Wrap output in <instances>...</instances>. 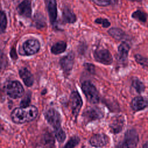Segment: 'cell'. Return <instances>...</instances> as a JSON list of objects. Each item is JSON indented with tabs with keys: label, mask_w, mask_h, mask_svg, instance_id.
Instances as JSON below:
<instances>
[{
	"label": "cell",
	"mask_w": 148,
	"mask_h": 148,
	"mask_svg": "<svg viewBox=\"0 0 148 148\" xmlns=\"http://www.w3.org/2000/svg\"><path fill=\"white\" fill-rule=\"evenodd\" d=\"M85 69L90 73H94L95 72V67L93 64H84Z\"/></svg>",
	"instance_id": "4dcf8cb0"
},
{
	"label": "cell",
	"mask_w": 148,
	"mask_h": 148,
	"mask_svg": "<svg viewBox=\"0 0 148 148\" xmlns=\"http://www.w3.org/2000/svg\"><path fill=\"white\" fill-rule=\"evenodd\" d=\"M95 23L102 25L103 28H108L110 25V23L107 18H97L95 20Z\"/></svg>",
	"instance_id": "83f0119b"
},
{
	"label": "cell",
	"mask_w": 148,
	"mask_h": 148,
	"mask_svg": "<svg viewBox=\"0 0 148 148\" xmlns=\"http://www.w3.org/2000/svg\"><path fill=\"white\" fill-rule=\"evenodd\" d=\"M125 124V118L123 115H116L113 117L111 119L110 123L109 124L110 132L114 134L120 133L123 130Z\"/></svg>",
	"instance_id": "9c48e42d"
},
{
	"label": "cell",
	"mask_w": 148,
	"mask_h": 148,
	"mask_svg": "<svg viewBox=\"0 0 148 148\" xmlns=\"http://www.w3.org/2000/svg\"><path fill=\"white\" fill-rule=\"evenodd\" d=\"M82 90L87 101L91 103H97L99 101L98 92L94 85L90 81L84 82L82 85Z\"/></svg>",
	"instance_id": "7a4b0ae2"
},
{
	"label": "cell",
	"mask_w": 148,
	"mask_h": 148,
	"mask_svg": "<svg viewBox=\"0 0 148 148\" xmlns=\"http://www.w3.org/2000/svg\"><path fill=\"white\" fill-rule=\"evenodd\" d=\"M92 2L99 6H108L112 3V0H91Z\"/></svg>",
	"instance_id": "f1b7e54d"
},
{
	"label": "cell",
	"mask_w": 148,
	"mask_h": 148,
	"mask_svg": "<svg viewBox=\"0 0 148 148\" xmlns=\"http://www.w3.org/2000/svg\"><path fill=\"white\" fill-rule=\"evenodd\" d=\"M132 86L139 94L142 93L145 90V86L144 85L143 83L137 78L133 79L132 82Z\"/></svg>",
	"instance_id": "603a6c76"
},
{
	"label": "cell",
	"mask_w": 148,
	"mask_h": 148,
	"mask_svg": "<svg viewBox=\"0 0 148 148\" xmlns=\"http://www.w3.org/2000/svg\"><path fill=\"white\" fill-rule=\"evenodd\" d=\"M40 47L39 42L35 39H31L25 41L23 45L24 54L31 56L37 53Z\"/></svg>",
	"instance_id": "30bf717a"
},
{
	"label": "cell",
	"mask_w": 148,
	"mask_h": 148,
	"mask_svg": "<svg viewBox=\"0 0 148 148\" xmlns=\"http://www.w3.org/2000/svg\"><path fill=\"white\" fill-rule=\"evenodd\" d=\"M135 60L136 62L139 64L140 65H142L143 67H147V59L141 55L139 54H136L135 56Z\"/></svg>",
	"instance_id": "4316f807"
},
{
	"label": "cell",
	"mask_w": 148,
	"mask_h": 148,
	"mask_svg": "<svg viewBox=\"0 0 148 148\" xmlns=\"http://www.w3.org/2000/svg\"><path fill=\"white\" fill-rule=\"evenodd\" d=\"M44 116L47 123L54 128V131L61 128V115L57 110L50 108L45 112Z\"/></svg>",
	"instance_id": "3957f363"
},
{
	"label": "cell",
	"mask_w": 148,
	"mask_h": 148,
	"mask_svg": "<svg viewBox=\"0 0 148 148\" xmlns=\"http://www.w3.org/2000/svg\"><path fill=\"white\" fill-rule=\"evenodd\" d=\"M18 13L26 18H30L32 15L31 2L29 0H23L17 7Z\"/></svg>",
	"instance_id": "4fadbf2b"
},
{
	"label": "cell",
	"mask_w": 148,
	"mask_h": 148,
	"mask_svg": "<svg viewBox=\"0 0 148 148\" xmlns=\"http://www.w3.org/2000/svg\"><path fill=\"white\" fill-rule=\"evenodd\" d=\"M6 91L10 98L16 99L23 96L24 90L18 81L13 80L8 83L6 86Z\"/></svg>",
	"instance_id": "277c9868"
},
{
	"label": "cell",
	"mask_w": 148,
	"mask_h": 148,
	"mask_svg": "<svg viewBox=\"0 0 148 148\" xmlns=\"http://www.w3.org/2000/svg\"><path fill=\"white\" fill-rule=\"evenodd\" d=\"M66 49V43L64 41H60L54 43L51 48V52L54 54H59L64 53Z\"/></svg>",
	"instance_id": "ffe728a7"
},
{
	"label": "cell",
	"mask_w": 148,
	"mask_h": 148,
	"mask_svg": "<svg viewBox=\"0 0 148 148\" xmlns=\"http://www.w3.org/2000/svg\"><path fill=\"white\" fill-rule=\"evenodd\" d=\"M7 26V18L4 12L0 10V33L5 32Z\"/></svg>",
	"instance_id": "cb8c5ba5"
},
{
	"label": "cell",
	"mask_w": 148,
	"mask_h": 148,
	"mask_svg": "<svg viewBox=\"0 0 148 148\" xmlns=\"http://www.w3.org/2000/svg\"><path fill=\"white\" fill-rule=\"evenodd\" d=\"M62 19L63 23L65 24H73L76 20L77 18L73 12L68 6H64L62 12Z\"/></svg>",
	"instance_id": "9a60e30c"
},
{
	"label": "cell",
	"mask_w": 148,
	"mask_h": 148,
	"mask_svg": "<svg viewBox=\"0 0 148 148\" xmlns=\"http://www.w3.org/2000/svg\"><path fill=\"white\" fill-rule=\"evenodd\" d=\"M139 141V136L136 131L134 130H128L125 133L124 139L118 147H135Z\"/></svg>",
	"instance_id": "5b68a950"
},
{
	"label": "cell",
	"mask_w": 148,
	"mask_h": 148,
	"mask_svg": "<svg viewBox=\"0 0 148 148\" xmlns=\"http://www.w3.org/2000/svg\"><path fill=\"white\" fill-rule=\"evenodd\" d=\"M131 17L140 22L145 23L147 21V14L140 9H138L132 13Z\"/></svg>",
	"instance_id": "7402d4cb"
},
{
	"label": "cell",
	"mask_w": 148,
	"mask_h": 148,
	"mask_svg": "<svg viewBox=\"0 0 148 148\" xmlns=\"http://www.w3.org/2000/svg\"><path fill=\"white\" fill-rule=\"evenodd\" d=\"M109 142V138L104 134L94 135L90 139V144L94 147H103Z\"/></svg>",
	"instance_id": "5bb4252c"
},
{
	"label": "cell",
	"mask_w": 148,
	"mask_h": 148,
	"mask_svg": "<svg viewBox=\"0 0 148 148\" xmlns=\"http://www.w3.org/2000/svg\"><path fill=\"white\" fill-rule=\"evenodd\" d=\"M130 47L126 42H122L118 47V57L121 61L127 60Z\"/></svg>",
	"instance_id": "ac0fdd59"
},
{
	"label": "cell",
	"mask_w": 148,
	"mask_h": 148,
	"mask_svg": "<svg viewBox=\"0 0 148 148\" xmlns=\"http://www.w3.org/2000/svg\"><path fill=\"white\" fill-rule=\"evenodd\" d=\"M143 147H145V148H147V147H148V146H147V142L145 143V145H143Z\"/></svg>",
	"instance_id": "836d02e7"
},
{
	"label": "cell",
	"mask_w": 148,
	"mask_h": 148,
	"mask_svg": "<svg viewBox=\"0 0 148 148\" xmlns=\"http://www.w3.org/2000/svg\"><path fill=\"white\" fill-rule=\"evenodd\" d=\"M147 106V100L146 98L139 96L134 98L131 103V106L133 110L139 111L144 109Z\"/></svg>",
	"instance_id": "2e32d148"
},
{
	"label": "cell",
	"mask_w": 148,
	"mask_h": 148,
	"mask_svg": "<svg viewBox=\"0 0 148 148\" xmlns=\"http://www.w3.org/2000/svg\"><path fill=\"white\" fill-rule=\"evenodd\" d=\"M80 142V138L77 136H73L70 138V139L66 142L64 146L65 148H71L76 146Z\"/></svg>",
	"instance_id": "d4e9b609"
},
{
	"label": "cell",
	"mask_w": 148,
	"mask_h": 148,
	"mask_svg": "<svg viewBox=\"0 0 148 148\" xmlns=\"http://www.w3.org/2000/svg\"><path fill=\"white\" fill-rule=\"evenodd\" d=\"M34 23L35 27L38 28H42L46 25V19L44 16L40 12H37L34 15Z\"/></svg>",
	"instance_id": "44dd1931"
},
{
	"label": "cell",
	"mask_w": 148,
	"mask_h": 148,
	"mask_svg": "<svg viewBox=\"0 0 148 148\" xmlns=\"http://www.w3.org/2000/svg\"><path fill=\"white\" fill-rule=\"evenodd\" d=\"M45 144H49V145H51V144H53L54 143V139L51 135H46L45 138Z\"/></svg>",
	"instance_id": "1f68e13d"
},
{
	"label": "cell",
	"mask_w": 148,
	"mask_h": 148,
	"mask_svg": "<svg viewBox=\"0 0 148 148\" xmlns=\"http://www.w3.org/2000/svg\"><path fill=\"white\" fill-rule=\"evenodd\" d=\"M94 57L96 61L104 65H110L113 62V58L110 51L105 49H97L94 52Z\"/></svg>",
	"instance_id": "52a82bcc"
},
{
	"label": "cell",
	"mask_w": 148,
	"mask_h": 148,
	"mask_svg": "<svg viewBox=\"0 0 148 148\" xmlns=\"http://www.w3.org/2000/svg\"><path fill=\"white\" fill-rule=\"evenodd\" d=\"M103 111L98 107H90L87 108L82 114L83 120L87 123L91 121L101 119L103 117Z\"/></svg>",
	"instance_id": "8992f818"
},
{
	"label": "cell",
	"mask_w": 148,
	"mask_h": 148,
	"mask_svg": "<svg viewBox=\"0 0 148 148\" xmlns=\"http://www.w3.org/2000/svg\"><path fill=\"white\" fill-rule=\"evenodd\" d=\"M54 131L55 136L57 140L60 143L64 142V141L66 138V134H65V132L62 129V128Z\"/></svg>",
	"instance_id": "484cf974"
},
{
	"label": "cell",
	"mask_w": 148,
	"mask_h": 148,
	"mask_svg": "<svg viewBox=\"0 0 148 148\" xmlns=\"http://www.w3.org/2000/svg\"><path fill=\"white\" fill-rule=\"evenodd\" d=\"M38 110L35 106H27L14 109L11 113L13 121L17 124H23L35 119Z\"/></svg>",
	"instance_id": "6da1fadb"
},
{
	"label": "cell",
	"mask_w": 148,
	"mask_h": 148,
	"mask_svg": "<svg viewBox=\"0 0 148 148\" xmlns=\"http://www.w3.org/2000/svg\"><path fill=\"white\" fill-rule=\"evenodd\" d=\"M130 2H140L142 1V0H128Z\"/></svg>",
	"instance_id": "d6a6232c"
},
{
	"label": "cell",
	"mask_w": 148,
	"mask_h": 148,
	"mask_svg": "<svg viewBox=\"0 0 148 148\" xmlns=\"http://www.w3.org/2000/svg\"><path fill=\"white\" fill-rule=\"evenodd\" d=\"M69 104L73 116L76 117L83 105L82 98L77 91H74L71 93L69 98Z\"/></svg>",
	"instance_id": "ba28073f"
},
{
	"label": "cell",
	"mask_w": 148,
	"mask_h": 148,
	"mask_svg": "<svg viewBox=\"0 0 148 148\" xmlns=\"http://www.w3.org/2000/svg\"><path fill=\"white\" fill-rule=\"evenodd\" d=\"M74 64V54L72 52L61 58L60 60V65L64 73L68 76L72 71Z\"/></svg>",
	"instance_id": "8fae6325"
},
{
	"label": "cell",
	"mask_w": 148,
	"mask_h": 148,
	"mask_svg": "<svg viewBox=\"0 0 148 148\" xmlns=\"http://www.w3.org/2000/svg\"><path fill=\"white\" fill-rule=\"evenodd\" d=\"M19 75L25 85L27 87H31L34 84V79L32 74L25 68H21L19 70Z\"/></svg>",
	"instance_id": "e0dca14e"
},
{
	"label": "cell",
	"mask_w": 148,
	"mask_h": 148,
	"mask_svg": "<svg viewBox=\"0 0 148 148\" xmlns=\"http://www.w3.org/2000/svg\"><path fill=\"white\" fill-rule=\"evenodd\" d=\"M108 34L116 40H121L125 39L126 34L124 31L119 28L113 27L108 30Z\"/></svg>",
	"instance_id": "d6986e66"
},
{
	"label": "cell",
	"mask_w": 148,
	"mask_h": 148,
	"mask_svg": "<svg viewBox=\"0 0 148 148\" xmlns=\"http://www.w3.org/2000/svg\"><path fill=\"white\" fill-rule=\"evenodd\" d=\"M46 8L50 23L54 25L57 18V3L56 0H45Z\"/></svg>",
	"instance_id": "7c38bea8"
},
{
	"label": "cell",
	"mask_w": 148,
	"mask_h": 148,
	"mask_svg": "<svg viewBox=\"0 0 148 148\" xmlns=\"http://www.w3.org/2000/svg\"><path fill=\"white\" fill-rule=\"evenodd\" d=\"M31 101V95L27 94L26 96L21 100L20 102V106L22 107L27 106L29 105Z\"/></svg>",
	"instance_id": "f546056e"
}]
</instances>
